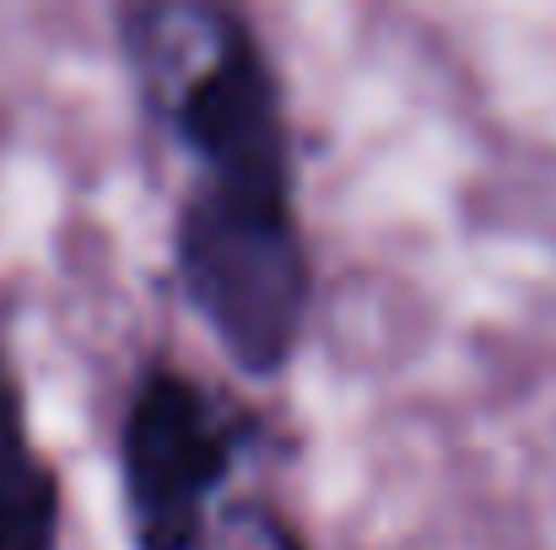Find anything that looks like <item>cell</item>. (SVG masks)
<instances>
[{"instance_id": "cell-1", "label": "cell", "mask_w": 556, "mask_h": 550, "mask_svg": "<svg viewBox=\"0 0 556 550\" xmlns=\"http://www.w3.org/2000/svg\"><path fill=\"white\" fill-rule=\"evenodd\" d=\"M119 27L147 108L189 163L174 216L185 303L249 378H270L303 346L314 303L270 54L227 5H130Z\"/></svg>"}, {"instance_id": "cell-4", "label": "cell", "mask_w": 556, "mask_h": 550, "mask_svg": "<svg viewBox=\"0 0 556 550\" xmlns=\"http://www.w3.org/2000/svg\"><path fill=\"white\" fill-rule=\"evenodd\" d=\"M265 550H303L281 524H265Z\"/></svg>"}, {"instance_id": "cell-3", "label": "cell", "mask_w": 556, "mask_h": 550, "mask_svg": "<svg viewBox=\"0 0 556 550\" xmlns=\"http://www.w3.org/2000/svg\"><path fill=\"white\" fill-rule=\"evenodd\" d=\"M60 475L38 453L16 372L0 351V550H54Z\"/></svg>"}, {"instance_id": "cell-2", "label": "cell", "mask_w": 556, "mask_h": 550, "mask_svg": "<svg viewBox=\"0 0 556 550\" xmlns=\"http://www.w3.org/2000/svg\"><path fill=\"white\" fill-rule=\"evenodd\" d=\"M232 410L174 362H152L119 421V491L136 550H205L238 459Z\"/></svg>"}]
</instances>
